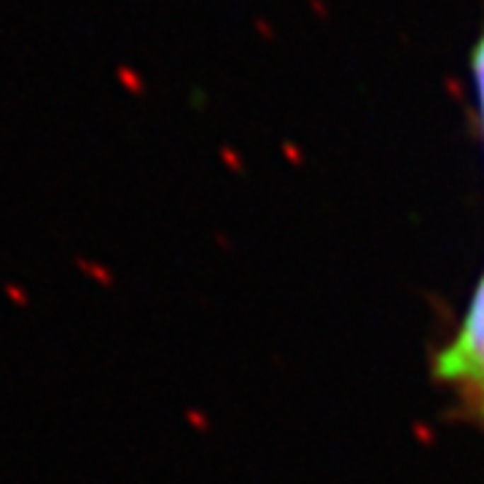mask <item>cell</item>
I'll list each match as a JSON object with an SVG mask.
<instances>
[{
	"label": "cell",
	"mask_w": 484,
	"mask_h": 484,
	"mask_svg": "<svg viewBox=\"0 0 484 484\" xmlns=\"http://www.w3.org/2000/svg\"><path fill=\"white\" fill-rule=\"evenodd\" d=\"M444 382L455 385L463 398L484 417V280L476 288L457 336L436 361Z\"/></svg>",
	"instance_id": "obj_1"
},
{
	"label": "cell",
	"mask_w": 484,
	"mask_h": 484,
	"mask_svg": "<svg viewBox=\"0 0 484 484\" xmlns=\"http://www.w3.org/2000/svg\"><path fill=\"white\" fill-rule=\"evenodd\" d=\"M473 81H476V92H479V105H482L484 119V38L473 49Z\"/></svg>",
	"instance_id": "obj_2"
}]
</instances>
